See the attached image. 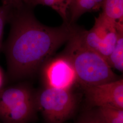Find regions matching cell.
I'll list each match as a JSON object with an SVG mask.
<instances>
[{
    "label": "cell",
    "instance_id": "cell-11",
    "mask_svg": "<svg viewBox=\"0 0 123 123\" xmlns=\"http://www.w3.org/2000/svg\"><path fill=\"white\" fill-rule=\"evenodd\" d=\"M93 113L105 123H123V110L111 106L97 107Z\"/></svg>",
    "mask_w": 123,
    "mask_h": 123
},
{
    "label": "cell",
    "instance_id": "cell-3",
    "mask_svg": "<svg viewBox=\"0 0 123 123\" xmlns=\"http://www.w3.org/2000/svg\"><path fill=\"white\" fill-rule=\"evenodd\" d=\"M37 110L36 94L26 84L4 87L0 91V122L27 123Z\"/></svg>",
    "mask_w": 123,
    "mask_h": 123
},
{
    "label": "cell",
    "instance_id": "cell-16",
    "mask_svg": "<svg viewBox=\"0 0 123 123\" xmlns=\"http://www.w3.org/2000/svg\"><path fill=\"white\" fill-rule=\"evenodd\" d=\"M5 82V78L3 71L0 68V91L1 90L4 88Z\"/></svg>",
    "mask_w": 123,
    "mask_h": 123
},
{
    "label": "cell",
    "instance_id": "cell-5",
    "mask_svg": "<svg viewBox=\"0 0 123 123\" xmlns=\"http://www.w3.org/2000/svg\"><path fill=\"white\" fill-rule=\"evenodd\" d=\"M120 32H123V27L117 26L100 14L91 29H78L77 33L85 47L99 54L107 61Z\"/></svg>",
    "mask_w": 123,
    "mask_h": 123
},
{
    "label": "cell",
    "instance_id": "cell-8",
    "mask_svg": "<svg viewBox=\"0 0 123 123\" xmlns=\"http://www.w3.org/2000/svg\"><path fill=\"white\" fill-rule=\"evenodd\" d=\"M104 0H70L68 10L70 23H72L87 12L98 11Z\"/></svg>",
    "mask_w": 123,
    "mask_h": 123
},
{
    "label": "cell",
    "instance_id": "cell-9",
    "mask_svg": "<svg viewBox=\"0 0 123 123\" xmlns=\"http://www.w3.org/2000/svg\"><path fill=\"white\" fill-rule=\"evenodd\" d=\"M100 14L118 26L123 27V0H104Z\"/></svg>",
    "mask_w": 123,
    "mask_h": 123
},
{
    "label": "cell",
    "instance_id": "cell-4",
    "mask_svg": "<svg viewBox=\"0 0 123 123\" xmlns=\"http://www.w3.org/2000/svg\"><path fill=\"white\" fill-rule=\"evenodd\" d=\"M37 110L49 123H63L74 114L76 100L70 89L46 87L36 94Z\"/></svg>",
    "mask_w": 123,
    "mask_h": 123
},
{
    "label": "cell",
    "instance_id": "cell-1",
    "mask_svg": "<svg viewBox=\"0 0 123 123\" xmlns=\"http://www.w3.org/2000/svg\"><path fill=\"white\" fill-rule=\"evenodd\" d=\"M31 8L24 4L12 9L10 15L11 30L4 49L11 81L35 74L78 30L69 22L56 27L46 26L36 19Z\"/></svg>",
    "mask_w": 123,
    "mask_h": 123
},
{
    "label": "cell",
    "instance_id": "cell-14",
    "mask_svg": "<svg viewBox=\"0 0 123 123\" xmlns=\"http://www.w3.org/2000/svg\"><path fill=\"white\" fill-rule=\"evenodd\" d=\"M78 123H105L99 119L92 112L85 115L79 121Z\"/></svg>",
    "mask_w": 123,
    "mask_h": 123
},
{
    "label": "cell",
    "instance_id": "cell-7",
    "mask_svg": "<svg viewBox=\"0 0 123 123\" xmlns=\"http://www.w3.org/2000/svg\"><path fill=\"white\" fill-rule=\"evenodd\" d=\"M43 76L47 87L70 89L76 81L74 68L64 55L47 62Z\"/></svg>",
    "mask_w": 123,
    "mask_h": 123
},
{
    "label": "cell",
    "instance_id": "cell-6",
    "mask_svg": "<svg viewBox=\"0 0 123 123\" xmlns=\"http://www.w3.org/2000/svg\"><path fill=\"white\" fill-rule=\"evenodd\" d=\"M82 88L91 105L111 106L123 110V79Z\"/></svg>",
    "mask_w": 123,
    "mask_h": 123
},
{
    "label": "cell",
    "instance_id": "cell-2",
    "mask_svg": "<svg viewBox=\"0 0 123 123\" xmlns=\"http://www.w3.org/2000/svg\"><path fill=\"white\" fill-rule=\"evenodd\" d=\"M78 31V29L68 42L64 55L74 68L76 81L84 87L105 84L119 79L103 57L81 43Z\"/></svg>",
    "mask_w": 123,
    "mask_h": 123
},
{
    "label": "cell",
    "instance_id": "cell-10",
    "mask_svg": "<svg viewBox=\"0 0 123 123\" xmlns=\"http://www.w3.org/2000/svg\"><path fill=\"white\" fill-rule=\"evenodd\" d=\"M70 0H24V4L31 7L37 5L51 7L58 13L64 22H68V10Z\"/></svg>",
    "mask_w": 123,
    "mask_h": 123
},
{
    "label": "cell",
    "instance_id": "cell-12",
    "mask_svg": "<svg viewBox=\"0 0 123 123\" xmlns=\"http://www.w3.org/2000/svg\"><path fill=\"white\" fill-rule=\"evenodd\" d=\"M107 62L111 68L123 72V32L119 33L114 49L107 59Z\"/></svg>",
    "mask_w": 123,
    "mask_h": 123
},
{
    "label": "cell",
    "instance_id": "cell-15",
    "mask_svg": "<svg viewBox=\"0 0 123 123\" xmlns=\"http://www.w3.org/2000/svg\"><path fill=\"white\" fill-rule=\"evenodd\" d=\"M24 0H1L2 5L12 8H17L24 5Z\"/></svg>",
    "mask_w": 123,
    "mask_h": 123
},
{
    "label": "cell",
    "instance_id": "cell-13",
    "mask_svg": "<svg viewBox=\"0 0 123 123\" xmlns=\"http://www.w3.org/2000/svg\"><path fill=\"white\" fill-rule=\"evenodd\" d=\"M12 8L2 5L0 6V51L2 45V39L5 24L9 21Z\"/></svg>",
    "mask_w": 123,
    "mask_h": 123
}]
</instances>
